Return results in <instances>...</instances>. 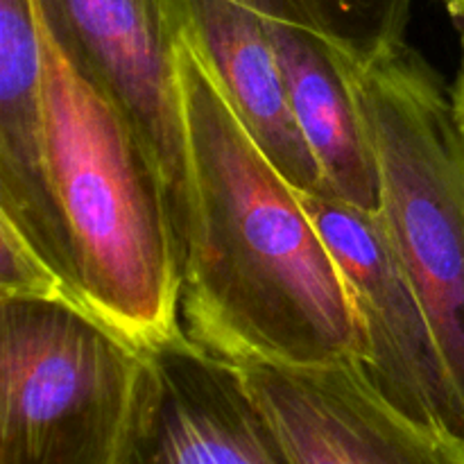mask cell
<instances>
[{"instance_id":"obj_13","label":"cell","mask_w":464,"mask_h":464,"mask_svg":"<svg viewBox=\"0 0 464 464\" xmlns=\"http://www.w3.org/2000/svg\"><path fill=\"white\" fill-rule=\"evenodd\" d=\"M72 297L21 231L0 218V297ZM75 299V297H72ZM80 302V299H77Z\"/></svg>"},{"instance_id":"obj_10","label":"cell","mask_w":464,"mask_h":464,"mask_svg":"<svg viewBox=\"0 0 464 464\" xmlns=\"http://www.w3.org/2000/svg\"><path fill=\"white\" fill-rule=\"evenodd\" d=\"M195 41L261 152L302 195H322L315 157L290 107L270 18L238 0H188Z\"/></svg>"},{"instance_id":"obj_7","label":"cell","mask_w":464,"mask_h":464,"mask_svg":"<svg viewBox=\"0 0 464 464\" xmlns=\"http://www.w3.org/2000/svg\"><path fill=\"white\" fill-rule=\"evenodd\" d=\"M113 464H295L238 365L184 329L145 347L130 424Z\"/></svg>"},{"instance_id":"obj_12","label":"cell","mask_w":464,"mask_h":464,"mask_svg":"<svg viewBox=\"0 0 464 464\" xmlns=\"http://www.w3.org/2000/svg\"><path fill=\"white\" fill-rule=\"evenodd\" d=\"M270 18L320 32L352 62L403 44L412 0H238Z\"/></svg>"},{"instance_id":"obj_1","label":"cell","mask_w":464,"mask_h":464,"mask_svg":"<svg viewBox=\"0 0 464 464\" xmlns=\"http://www.w3.org/2000/svg\"><path fill=\"white\" fill-rule=\"evenodd\" d=\"M188 208L179 322L234 365L356 361L352 297L302 193L261 152L186 27L179 45Z\"/></svg>"},{"instance_id":"obj_3","label":"cell","mask_w":464,"mask_h":464,"mask_svg":"<svg viewBox=\"0 0 464 464\" xmlns=\"http://www.w3.org/2000/svg\"><path fill=\"white\" fill-rule=\"evenodd\" d=\"M344 62L374 145L379 218L464 401V131L451 93L406 41Z\"/></svg>"},{"instance_id":"obj_15","label":"cell","mask_w":464,"mask_h":464,"mask_svg":"<svg viewBox=\"0 0 464 464\" xmlns=\"http://www.w3.org/2000/svg\"><path fill=\"white\" fill-rule=\"evenodd\" d=\"M442 3L447 5V9L453 16H458L464 23V0H442Z\"/></svg>"},{"instance_id":"obj_4","label":"cell","mask_w":464,"mask_h":464,"mask_svg":"<svg viewBox=\"0 0 464 464\" xmlns=\"http://www.w3.org/2000/svg\"><path fill=\"white\" fill-rule=\"evenodd\" d=\"M145 347L66 295L0 297V464H113Z\"/></svg>"},{"instance_id":"obj_2","label":"cell","mask_w":464,"mask_h":464,"mask_svg":"<svg viewBox=\"0 0 464 464\" xmlns=\"http://www.w3.org/2000/svg\"><path fill=\"white\" fill-rule=\"evenodd\" d=\"M41 45L50 177L82 302L152 347L181 331L179 234L161 170L134 122L44 18Z\"/></svg>"},{"instance_id":"obj_8","label":"cell","mask_w":464,"mask_h":464,"mask_svg":"<svg viewBox=\"0 0 464 464\" xmlns=\"http://www.w3.org/2000/svg\"><path fill=\"white\" fill-rule=\"evenodd\" d=\"M240 372L295 464H464V442L399 415L353 361Z\"/></svg>"},{"instance_id":"obj_9","label":"cell","mask_w":464,"mask_h":464,"mask_svg":"<svg viewBox=\"0 0 464 464\" xmlns=\"http://www.w3.org/2000/svg\"><path fill=\"white\" fill-rule=\"evenodd\" d=\"M0 218L21 231L63 288L82 302L50 177L36 0H0Z\"/></svg>"},{"instance_id":"obj_6","label":"cell","mask_w":464,"mask_h":464,"mask_svg":"<svg viewBox=\"0 0 464 464\" xmlns=\"http://www.w3.org/2000/svg\"><path fill=\"white\" fill-rule=\"evenodd\" d=\"M54 39L127 113L152 152L177 234L188 208L179 45L188 0H36Z\"/></svg>"},{"instance_id":"obj_11","label":"cell","mask_w":464,"mask_h":464,"mask_svg":"<svg viewBox=\"0 0 464 464\" xmlns=\"http://www.w3.org/2000/svg\"><path fill=\"white\" fill-rule=\"evenodd\" d=\"M270 32L290 107L320 168L322 195L379 213L374 145L344 53L284 18H270Z\"/></svg>"},{"instance_id":"obj_14","label":"cell","mask_w":464,"mask_h":464,"mask_svg":"<svg viewBox=\"0 0 464 464\" xmlns=\"http://www.w3.org/2000/svg\"><path fill=\"white\" fill-rule=\"evenodd\" d=\"M451 102H453V113H456V121L464 131V32H462V59H460V71H458L456 86L451 91Z\"/></svg>"},{"instance_id":"obj_5","label":"cell","mask_w":464,"mask_h":464,"mask_svg":"<svg viewBox=\"0 0 464 464\" xmlns=\"http://www.w3.org/2000/svg\"><path fill=\"white\" fill-rule=\"evenodd\" d=\"M334 254L356 313V367L399 415L464 442V401L424 302L379 213L329 195H302Z\"/></svg>"}]
</instances>
